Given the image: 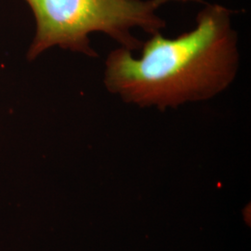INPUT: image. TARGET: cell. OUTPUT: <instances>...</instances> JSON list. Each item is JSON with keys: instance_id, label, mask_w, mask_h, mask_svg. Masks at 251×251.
Listing matches in <instances>:
<instances>
[{"instance_id": "1", "label": "cell", "mask_w": 251, "mask_h": 251, "mask_svg": "<svg viewBox=\"0 0 251 251\" xmlns=\"http://www.w3.org/2000/svg\"><path fill=\"white\" fill-rule=\"evenodd\" d=\"M142 54L118 48L108 55L106 90L126 103L158 110L212 99L227 90L239 68L237 35L230 11L209 5L197 26L175 38L161 33L142 45Z\"/></svg>"}, {"instance_id": "2", "label": "cell", "mask_w": 251, "mask_h": 251, "mask_svg": "<svg viewBox=\"0 0 251 251\" xmlns=\"http://www.w3.org/2000/svg\"><path fill=\"white\" fill-rule=\"evenodd\" d=\"M36 20V35L28 59L52 47L96 57L90 34L103 33L121 48L133 51L143 42L132 35L140 28L151 36L161 33L166 23L156 10L170 2L195 0H25Z\"/></svg>"}]
</instances>
